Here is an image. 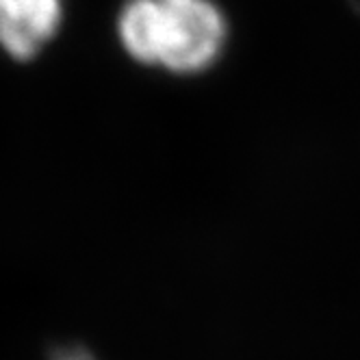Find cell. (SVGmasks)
<instances>
[{"mask_svg": "<svg viewBox=\"0 0 360 360\" xmlns=\"http://www.w3.org/2000/svg\"><path fill=\"white\" fill-rule=\"evenodd\" d=\"M59 22L61 0H0V46L15 59H31Z\"/></svg>", "mask_w": 360, "mask_h": 360, "instance_id": "obj_2", "label": "cell"}, {"mask_svg": "<svg viewBox=\"0 0 360 360\" xmlns=\"http://www.w3.org/2000/svg\"><path fill=\"white\" fill-rule=\"evenodd\" d=\"M117 29L133 59L180 74L209 68L226 39L224 15L211 0H128Z\"/></svg>", "mask_w": 360, "mask_h": 360, "instance_id": "obj_1", "label": "cell"}]
</instances>
